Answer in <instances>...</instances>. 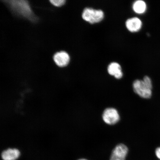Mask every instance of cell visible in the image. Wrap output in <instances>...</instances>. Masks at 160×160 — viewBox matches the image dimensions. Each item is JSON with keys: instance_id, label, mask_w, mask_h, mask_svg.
Returning a JSON list of instances; mask_svg holds the SVG:
<instances>
[{"instance_id": "5", "label": "cell", "mask_w": 160, "mask_h": 160, "mask_svg": "<svg viewBox=\"0 0 160 160\" xmlns=\"http://www.w3.org/2000/svg\"><path fill=\"white\" fill-rule=\"evenodd\" d=\"M128 151V148L123 144L117 145L113 150L110 160H125Z\"/></svg>"}, {"instance_id": "1", "label": "cell", "mask_w": 160, "mask_h": 160, "mask_svg": "<svg viewBox=\"0 0 160 160\" xmlns=\"http://www.w3.org/2000/svg\"><path fill=\"white\" fill-rule=\"evenodd\" d=\"M3 2L16 15L25 18L32 22L37 21L38 18L34 14L28 1L12 0L4 1Z\"/></svg>"}, {"instance_id": "11", "label": "cell", "mask_w": 160, "mask_h": 160, "mask_svg": "<svg viewBox=\"0 0 160 160\" xmlns=\"http://www.w3.org/2000/svg\"><path fill=\"white\" fill-rule=\"evenodd\" d=\"M50 2L56 7H61L64 4L66 1L65 0H51Z\"/></svg>"}, {"instance_id": "3", "label": "cell", "mask_w": 160, "mask_h": 160, "mask_svg": "<svg viewBox=\"0 0 160 160\" xmlns=\"http://www.w3.org/2000/svg\"><path fill=\"white\" fill-rule=\"evenodd\" d=\"M103 12L101 9L86 8L83 10L82 17L85 21L91 24L99 22L103 19Z\"/></svg>"}, {"instance_id": "6", "label": "cell", "mask_w": 160, "mask_h": 160, "mask_svg": "<svg viewBox=\"0 0 160 160\" xmlns=\"http://www.w3.org/2000/svg\"><path fill=\"white\" fill-rule=\"evenodd\" d=\"M53 59L56 64L61 67L67 66L69 62V56L65 51H61L56 53L53 56Z\"/></svg>"}, {"instance_id": "8", "label": "cell", "mask_w": 160, "mask_h": 160, "mask_svg": "<svg viewBox=\"0 0 160 160\" xmlns=\"http://www.w3.org/2000/svg\"><path fill=\"white\" fill-rule=\"evenodd\" d=\"M21 153L17 148H8L5 150L1 153L3 160H16L19 157Z\"/></svg>"}, {"instance_id": "10", "label": "cell", "mask_w": 160, "mask_h": 160, "mask_svg": "<svg viewBox=\"0 0 160 160\" xmlns=\"http://www.w3.org/2000/svg\"><path fill=\"white\" fill-rule=\"evenodd\" d=\"M133 9L136 13L142 14L144 13L147 9V5L145 2L142 0H138L134 2Z\"/></svg>"}, {"instance_id": "7", "label": "cell", "mask_w": 160, "mask_h": 160, "mask_svg": "<svg viewBox=\"0 0 160 160\" xmlns=\"http://www.w3.org/2000/svg\"><path fill=\"white\" fill-rule=\"evenodd\" d=\"M126 27L132 32L139 31L141 29L142 22L139 18L133 17L127 20L125 23Z\"/></svg>"}, {"instance_id": "2", "label": "cell", "mask_w": 160, "mask_h": 160, "mask_svg": "<svg viewBox=\"0 0 160 160\" xmlns=\"http://www.w3.org/2000/svg\"><path fill=\"white\" fill-rule=\"evenodd\" d=\"M133 87L134 91L140 97L145 99L151 97L152 85L151 79L148 76L144 77L143 80H136L133 82Z\"/></svg>"}, {"instance_id": "4", "label": "cell", "mask_w": 160, "mask_h": 160, "mask_svg": "<svg viewBox=\"0 0 160 160\" xmlns=\"http://www.w3.org/2000/svg\"><path fill=\"white\" fill-rule=\"evenodd\" d=\"M102 118L103 121L107 124L113 125L118 122L120 117L118 112L115 109L108 108L104 111Z\"/></svg>"}, {"instance_id": "9", "label": "cell", "mask_w": 160, "mask_h": 160, "mask_svg": "<svg viewBox=\"0 0 160 160\" xmlns=\"http://www.w3.org/2000/svg\"><path fill=\"white\" fill-rule=\"evenodd\" d=\"M108 71L110 75L114 76L117 79H121L122 77L123 74L121 66L115 62L110 64L108 67Z\"/></svg>"}, {"instance_id": "13", "label": "cell", "mask_w": 160, "mask_h": 160, "mask_svg": "<svg viewBox=\"0 0 160 160\" xmlns=\"http://www.w3.org/2000/svg\"><path fill=\"white\" fill-rule=\"evenodd\" d=\"M78 160H86V159H79Z\"/></svg>"}, {"instance_id": "12", "label": "cell", "mask_w": 160, "mask_h": 160, "mask_svg": "<svg viewBox=\"0 0 160 160\" xmlns=\"http://www.w3.org/2000/svg\"><path fill=\"white\" fill-rule=\"evenodd\" d=\"M155 154L158 158L160 159V147L156 149Z\"/></svg>"}]
</instances>
